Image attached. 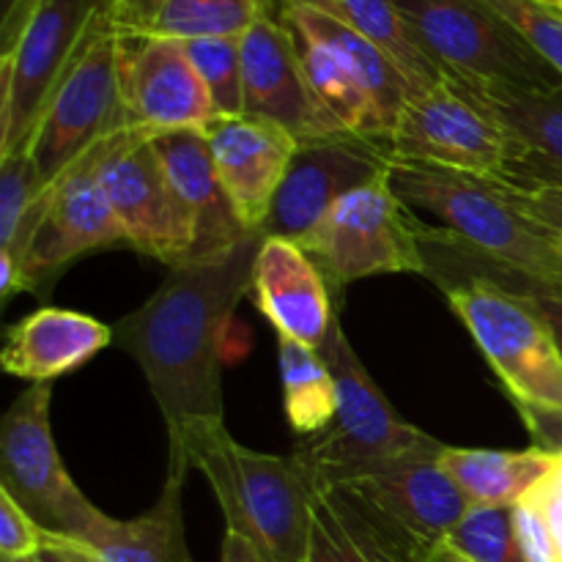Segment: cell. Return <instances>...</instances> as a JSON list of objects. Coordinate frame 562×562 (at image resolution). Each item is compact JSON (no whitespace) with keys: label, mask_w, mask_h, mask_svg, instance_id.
I'll use <instances>...</instances> for the list:
<instances>
[{"label":"cell","mask_w":562,"mask_h":562,"mask_svg":"<svg viewBox=\"0 0 562 562\" xmlns=\"http://www.w3.org/2000/svg\"><path fill=\"white\" fill-rule=\"evenodd\" d=\"M516 198L525 206L527 214L547 225L558 239L562 250V187L558 184H532V187H516Z\"/></svg>","instance_id":"35"},{"label":"cell","mask_w":562,"mask_h":562,"mask_svg":"<svg viewBox=\"0 0 562 562\" xmlns=\"http://www.w3.org/2000/svg\"><path fill=\"white\" fill-rule=\"evenodd\" d=\"M108 14V0H38L0 53V157L27 151L69 66Z\"/></svg>","instance_id":"10"},{"label":"cell","mask_w":562,"mask_h":562,"mask_svg":"<svg viewBox=\"0 0 562 562\" xmlns=\"http://www.w3.org/2000/svg\"><path fill=\"white\" fill-rule=\"evenodd\" d=\"M108 140L82 154L47 190L38 192V225L22 258V283L36 300H49L64 269L77 258L126 247L124 228L99 181Z\"/></svg>","instance_id":"12"},{"label":"cell","mask_w":562,"mask_h":562,"mask_svg":"<svg viewBox=\"0 0 562 562\" xmlns=\"http://www.w3.org/2000/svg\"><path fill=\"white\" fill-rule=\"evenodd\" d=\"M283 409L296 439L318 437L335 417V379L322 351L278 338Z\"/></svg>","instance_id":"28"},{"label":"cell","mask_w":562,"mask_h":562,"mask_svg":"<svg viewBox=\"0 0 562 562\" xmlns=\"http://www.w3.org/2000/svg\"><path fill=\"white\" fill-rule=\"evenodd\" d=\"M431 562H470V560H464L459 552H453V549L445 547V543H442V547L437 549V554H434Z\"/></svg>","instance_id":"40"},{"label":"cell","mask_w":562,"mask_h":562,"mask_svg":"<svg viewBox=\"0 0 562 562\" xmlns=\"http://www.w3.org/2000/svg\"><path fill=\"white\" fill-rule=\"evenodd\" d=\"M124 130V36L104 14L49 99L27 146L38 190H47L82 154Z\"/></svg>","instance_id":"9"},{"label":"cell","mask_w":562,"mask_h":562,"mask_svg":"<svg viewBox=\"0 0 562 562\" xmlns=\"http://www.w3.org/2000/svg\"><path fill=\"white\" fill-rule=\"evenodd\" d=\"M472 104L492 115L516 146L508 184L562 187V86L558 88H492L461 86Z\"/></svg>","instance_id":"20"},{"label":"cell","mask_w":562,"mask_h":562,"mask_svg":"<svg viewBox=\"0 0 562 562\" xmlns=\"http://www.w3.org/2000/svg\"><path fill=\"white\" fill-rule=\"evenodd\" d=\"M49 384H31L0 423V488L47 536H82L102 510L77 488L60 461L49 426Z\"/></svg>","instance_id":"11"},{"label":"cell","mask_w":562,"mask_h":562,"mask_svg":"<svg viewBox=\"0 0 562 562\" xmlns=\"http://www.w3.org/2000/svg\"><path fill=\"white\" fill-rule=\"evenodd\" d=\"M445 547L470 562H527L516 536L514 505H472L445 538Z\"/></svg>","instance_id":"29"},{"label":"cell","mask_w":562,"mask_h":562,"mask_svg":"<svg viewBox=\"0 0 562 562\" xmlns=\"http://www.w3.org/2000/svg\"><path fill=\"white\" fill-rule=\"evenodd\" d=\"M33 562H86V560H82L71 547H66V543L60 541H53V538L47 536V547L33 558Z\"/></svg>","instance_id":"39"},{"label":"cell","mask_w":562,"mask_h":562,"mask_svg":"<svg viewBox=\"0 0 562 562\" xmlns=\"http://www.w3.org/2000/svg\"><path fill=\"white\" fill-rule=\"evenodd\" d=\"M47 547V532L0 488V558L27 560Z\"/></svg>","instance_id":"33"},{"label":"cell","mask_w":562,"mask_h":562,"mask_svg":"<svg viewBox=\"0 0 562 562\" xmlns=\"http://www.w3.org/2000/svg\"><path fill=\"white\" fill-rule=\"evenodd\" d=\"M445 80L492 88H558L552 64L483 0H395Z\"/></svg>","instance_id":"7"},{"label":"cell","mask_w":562,"mask_h":562,"mask_svg":"<svg viewBox=\"0 0 562 562\" xmlns=\"http://www.w3.org/2000/svg\"><path fill=\"white\" fill-rule=\"evenodd\" d=\"M184 477L187 472L168 470L157 503L135 519L99 514L88 530L71 541L49 538L71 547L86 562H195L184 536Z\"/></svg>","instance_id":"23"},{"label":"cell","mask_w":562,"mask_h":562,"mask_svg":"<svg viewBox=\"0 0 562 562\" xmlns=\"http://www.w3.org/2000/svg\"><path fill=\"white\" fill-rule=\"evenodd\" d=\"M263 245L250 234L220 256L170 269L137 311L113 324L115 346L140 366L168 428V470L190 472L187 453L225 428L223 335Z\"/></svg>","instance_id":"1"},{"label":"cell","mask_w":562,"mask_h":562,"mask_svg":"<svg viewBox=\"0 0 562 562\" xmlns=\"http://www.w3.org/2000/svg\"><path fill=\"white\" fill-rule=\"evenodd\" d=\"M187 464L206 475L225 530L245 536L272 562H305L313 492L294 453H258L217 428L192 445Z\"/></svg>","instance_id":"4"},{"label":"cell","mask_w":562,"mask_h":562,"mask_svg":"<svg viewBox=\"0 0 562 562\" xmlns=\"http://www.w3.org/2000/svg\"><path fill=\"white\" fill-rule=\"evenodd\" d=\"M387 143L395 159L442 165L499 181L508 179L516 157L508 132L450 82L412 97Z\"/></svg>","instance_id":"15"},{"label":"cell","mask_w":562,"mask_h":562,"mask_svg":"<svg viewBox=\"0 0 562 562\" xmlns=\"http://www.w3.org/2000/svg\"><path fill=\"white\" fill-rule=\"evenodd\" d=\"M439 456L401 461L346 483H355L423 541L442 547L450 530L470 514L472 503L439 464Z\"/></svg>","instance_id":"24"},{"label":"cell","mask_w":562,"mask_h":562,"mask_svg":"<svg viewBox=\"0 0 562 562\" xmlns=\"http://www.w3.org/2000/svg\"><path fill=\"white\" fill-rule=\"evenodd\" d=\"M3 562H33V558H27V560H3Z\"/></svg>","instance_id":"42"},{"label":"cell","mask_w":562,"mask_h":562,"mask_svg":"<svg viewBox=\"0 0 562 562\" xmlns=\"http://www.w3.org/2000/svg\"><path fill=\"white\" fill-rule=\"evenodd\" d=\"M280 20L329 119L344 132L390 140L406 102L417 97L404 71L376 44L313 5L283 0Z\"/></svg>","instance_id":"5"},{"label":"cell","mask_w":562,"mask_h":562,"mask_svg":"<svg viewBox=\"0 0 562 562\" xmlns=\"http://www.w3.org/2000/svg\"><path fill=\"white\" fill-rule=\"evenodd\" d=\"M283 0H108L110 22L124 36L192 38L245 36Z\"/></svg>","instance_id":"25"},{"label":"cell","mask_w":562,"mask_h":562,"mask_svg":"<svg viewBox=\"0 0 562 562\" xmlns=\"http://www.w3.org/2000/svg\"><path fill=\"white\" fill-rule=\"evenodd\" d=\"M554 5H558V11H562V0H554Z\"/></svg>","instance_id":"43"},{"label":"cell","mask_w":562,"mask_h":562,"mask_svg":"<svg viewBox=\"0 0 562 562\" xmlns=\"http://www.w3.org/2000/svg\"><path fill=\"white\" fill-rule=\"evenodd\" d=\"M170 187L195 225V250L190 261L220 256L239 245L247 231L225 195L214 170L212 148L203 130H179L151 137Z\"/></svg>","instance_id":"21"},{"label":"cell","mask_w":562,"mask_h":562,"mask_svg":"<svg viewBox=\"0 0 562 562\" xmlns=\"http://www.w3.org/2000/svg\"><path fill=\"white\" fill-rule=\"evenodd\" d=\"M99 181L124 228L126 247L170 269L190 261L195 225L165 176L151 135L124 130L110 137L99 162Z\"/></svg>","instance_id":"13"},{"label":"cell","mask_w":562,"mask_h":562,"mask_svg":"<svg viewBox=\"0 0 562 562\" xmlns=\"http://www.w3.org/2000/svg\"><path fill=\"white\" fill-rule=\"evenodd\" d=\"M393 159L387 140L355 132L300 140L261 236L300 241L340 198L387 176Z\"/></svg>","instance_id":"14"},{"label":"cell","mask_w":562,"mask_h":562,"mask_svg":"<svg viewBox=\"0 0 562 562\" xmlns=\"http://www.w3.org/2000/svg\"><path fill=\"white\" fill-rule=\"evenodd\" d=\"M110 344H115L110 324L88 313L42 305L5 333L0 366L9 376L49 384L88 366Z\"/></svg>","instance_id":"22"},{"label":"cell","mask_w":562,"mask_h":562,"mask_svg":"<svg viewBox=\"0 0 562 562\" xmlns=\"http://www.w3.org/2000/svg\"><path fill=\"white\" fill-rule=\"evenodd\" d=\"M322 357L335 379V417L318 437L296 439L294 459L311 483H346L412 459H434L442 442L406 423L351 349L340 322L324 340Z\"/></svg>","instance_id":"3"},{"label":"cell","mask_w":562,"mask_h":562,"mask_svg":"<svg viewBox=\"0 0 562 562\" xmlns=\"http://www.w3.org/2000/svg\"><path fill=\"white\" fill-rule=\"evenodd\" d=\"M203 132L220 184L241 225L261 234L300 140L283 126L256 115H220L209 121Z\"/></svg>","instance_id":"18"},{"label":"cell","mask_w":562,"mask_h":562,"mask_svg":"<svg viewBox=\"0 0 562 562\" xmlns=\"http://www.w3.org/2000/svg\"><path fill=\"white\" fill-rule=\"evenodd\" d=\"M38 173L31 151L0 157V247L11 245L22 220L38 198Z\"/></svg>","instance_id":"31"},{"label":"cell","mask_w":562,"mask_h":562,"mask_svg":"<svg viewBox=\"0 0 562 562\" xmlns=\"http://www.w3.org/2000/svg\"><path fill=\"white\" fill-rule=\"evenodd\" d=\"M390 184L406 206L431 214L461 250L519 278L521 291H562L558 239L525 212L514 184L412 159H393Z\"/></svg>","instance_id":"2"},{"label":"cell","mask_w":562,"mask_h":562,"mask_svg":"<svg viewBox=\"0 0 562 562\" xmlns=\"http://www.w3.org/2000/svg\"><path fill=\"white\" fill-rule=\"evenodd\" d=\"M220 562H272V560H269L267 554L256 547V543L247 541L245 536L225 530Z\"/></svg>","instance_id":"38"},{"label":"cell","mask_w":562,"mask_h":562,"mask_svg":"<svg viewBox=\"0 0 562 562\" xmlns=\"http://www.w3.org/2000/svg\"><path fill=\"white\" fill-rule=\"evenodd\" d=\"M554 453L532 445L530 450L448 448L439 464L472 505H516L547 477Z\"/></svg>","instance_id":"26"},{"label":"cell","mask_w":562,"mask_h":562,"mask_svg":"<svg viewBox=\"0 0 562 562\" xmlns=\"http://www.w3.org/2000/svg\"><path fill=\"white\" fill-rule=\"evenodd\" d=\"M521 503H527L541 516L543 527H547L549 538H552L558 562H562V450L554 453L552 470L547 472V477Z\"/></svg>","instance_id":"34"},{"label":"cell","mask_w":562,"mask_h":562,"mask_svg":"<svg viewBox=\"0 0 562 562\" xmlns=\"http://www.w3.org/2000/svg\"><path fill=\"white\" fill-rule=\"evenodd\" d=\"M442 289L505 395L516 404L562 412V355L532 296L488 274L448 280Z\"/></svg>","instance_id":"6"},{"label":"cell","mask_w":562,"mask_h":562,"mask_svg":"<svg viewBox=\"0 0 562 562\" xmlns=\"http://www.w3.org/2000/svg\"><path fill=\"white\" fill-rule=\"evenodd\" d=\"M428 228L395 195L390 173L340 198L296 245L316 261L340 307L344 291L373 274H428Z\"/></svg>","instance_id":"8"},{"label":"cell","mask_w":562,"mask_h":562,"mask_svg":"<svg viewBox=\"0 0 562 562\" xmlns=\"http://www.w3.org/2000/svg\"><path fill=\"white\" fill-rule=\"evenodd\" d=\"M516 412L521 415V423L527 426V431L532 434V442L536 448L552 450V453H560L562 450V412H552V409H538V406H527V404H516Z\"/></svg>","instance_id":"36"},{"label":"cell","mask_w":562,"mask_h":562,"mask_svg":"<svg viewBox=\"0 0 562 562\" xmlns=\"http://www.w3.org/2000/svg\"><path fill=\"white\" fill-rule=\"evenodd\" d=\"M124 99L126 130L151 137L203 130L214 119L212 97L176 38L124 36Z\"/></svg>","instance_id":"16"},{"label":"cell","mask_w":562,"mask_h":562,"mask_svg":"<svg viewBox=\"0 0 562 562\" xmlns=\"http://www.w3.org/2000/svg\"><path fill=\"white\" fill-rule=\"evenodd\" d=\"M184 49L212 97L214 119L241 115V102H245L241 36L192 38V42H184Z\"/></svg>","instance_id":"30"},{"label":"cell","mask_w":562,"mask_h":562,"mask_svg":"<svg viewBox=\"0 0 562 562\" xmlns=\"http://www.w3.org/2000/svg\"><path fill=\"white\" fill-rule=\"evenodd\" d=\"M503 14L562 77V11L538 0H483Z\"/></svg>","instance_id":"32"},{"label":"cell","mask_w":562,"mask_h":562,"mask_svg":"<svg viewBox=\"0 0 562 562\" xmlns=\"http://www.w3.org/2000/svg\"><path fill=\"white\" fill-rule=\"evenodd\" d=\"M538 3H547V5H552V9H558V5H554V0H538Z\"/></svg>","instance_id":"41"},{"label":"cell","mask_w":562,"mask_h":562,"mask_svg":"<svg viewBox=\"0 0 562 562\" xmlns=\"http://www.w3.org/2000/svg\"><path fill=\"white\" fill-rule=\"evenodd\" d=\"M296 3L313 5V9L335 16L346 27L360 33L362 38L376 44L404 71L417 93H426L448 82L442 69L428 58L412 27L406 25L395 0H296Z\"/></svg>","instance_id":"27"},{"label":"cell","mask_w":562,"mask_h":562,"mask_svg":"<svg viewBox=\"0 0 562 562\" xmlns=\"http://www.w3.org/2000/svg\"><path fill=\"white\" fill-rule=\"evenodd\" d=\"M250 294L278 338L311 349H322L338 322V305L322 269L291 239H263L252 263Z\"/></svg>","instance_id":"19"},{"label":"cell","mask_w":562,"mask_h":562,"mask_svg":"<svg viewBox=\"0 0 562 562\" xmlns=\"http://www.w3.org/2000/svg\"><path fill=\"white\" fill-rule=\"evenodd\" d=\"M241 115L272 121L296 140L344 132L313 93L291 31L278 14H267L241 36Z\"/></svg>","instance_id":"17"},{"label":"cell","mask_w":562,"mask_h":562,"mask_svg":"<svg viewBox=\"0 0 562 562\" xmlns=\"http://www.w3.org/2000/svg\"><path fill=\"white\" fill-rule=\"evenodd\" d=\"M525 294L532 296V302L538 305V311L543 313L547 324L552 327L554 340H558V349L562 355V291L558 289H530Z\"/></svg>","instance_id":"37"}]
</instances>
